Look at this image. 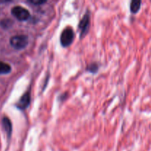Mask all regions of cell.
Segmentation results:
<instances>
[{
  "label": "cell",
  "instance_id": "1",
  "mask_svg": "<svg viewBox=\"0 0 151 151\" xmlns=\"http://www.w3.org/2000/svg\"><path fill=\"white\" fill-rule=\"evenodd\" d=\"M75 38V32L72 27H66L62 31L60 34V44L62 47H67L72 44Z\"/></svg>",
  "mask_w": 151,
  "mask_h": 151
},
{
  "label": "cell",
  "instance_id": "2",
  "mask_svg": "<svg viewBox=\"0 0 151 151\" xmlns=\"http://www.w3.org/2000/svg\"><path fill=\"white\" fill-rule=\"evenodd\" d=\"M10 44L16 50H22L28 44V37L25 35H18L11 37Z\"/></svg>",
  "mask_w": 151,
  "mask_h": 151
},
{
  "label": "cell",
  "instance_id": "3",
  "mask_svg": "<svg viewBox=\"0 0 151 151\" xmlns=\"http://www.w3.org/2000/svg\"><path fill=\"white\" fill-rule=\"evenodd\" d=\"M11 13L16 19L21 22L27 21L30 17V13L24 7L21 6H16L13 7L11 10Z\"/></svg>",
  "mask_w": 151,
  "mask_h": 151
},
{
  "label": "cell",
  "instance_id": "4",
  "mask_svg": "<svg viewBox=\"0 0 151 151\" xmlns=\"http://www.w3.org/2000/svg\"><path fill=\"white\" fill-rule=\"evenodd\" d=\"M90 26V16L89 13H86L85 16L83 17L79 24V29L81 30V38L85 36L86 34L88 32V28Z\"/></svg>",
  "mask_w": 151,
  "mask_h": 151
},
{
  "label": "cell",
  "instance_id": "5",
  "mask_svg": "<svg viewBox=\"0 0 151 151\" xmlns=\"http://www.w3.org/2000/svg\"><path fill=\"white\" fill-rule=\"evenodd\" d=\"M30 103V94L29 92H27L20 98L19 101L16 104V106L21 110L27 109Z\"/></svg>",
  "mask_w": 151,
  "mask_h": 151
},
{
  "label": "cell",
  "instance_id": "6",
  "mask_svg": "<svg viewBox=\"0 0 151 151\" xmlns=\"http://www.w3.org/2000/svg\"><path fill=\"white\" fill-rule=\"evenodd\" d=\"M2 124H3V126H4V130H5V131L7 132V136L10 137V135H11V133H12L11 122H10V119H9L8 118L4 117L3 118V120H2Z\"/></svg>",
  "mask_w": 151,
  "mask_h": 151
},
{
  "label": "cell",
  "instance_id": "7",
  "mask_svg": "<svg viewBox=\"0 0 151 151\" xmlns=\"http://www.w3.org/2000/svg\"><path fill=\"white\" fill-rule=\"evenodd\" d=\"M141 4L142 1L139 0H134L131 1V4H130V9H131V13H137L141 7Z\"/></svg>",
  "mask_w": 151,
  "mask_h": 151
},
{
  "label": "cell",
  "instance_id": "8",
  "mask_svg": "<svg viewBox=\"0 0 151 151\" xmlns=\"http://www.w3.org/2000/svg\"><path fill=\"white\" fill-rule=\"evenodd\" d=\"M11 71V66L4 62L0 61V75L10 73Z\"/></svg>",
  "mask_w": 151,
  "mask_h": 151
},
{
  "label": "cell",
  "instance_id": "9",
  "mask_svg": "<svg viewBox=\"0 0 151 151\" xmlns=\"http://www.w3.org/2000/svg\"><path fill=\"white\" fill-rule=\"evenodd\" d=\"M98 69V66H97V64H91L89 66H88V70L89 71V72H97V70Z\"/></svg>",
  "mask_w": 151,
  "mask_h": 151
},
{
  "label": "cell",
  "instance_id": "10",
  "mask_svg": "<svg viewBox=\"0 0 151 151\" xmlns=\"http://www.w3.org/2000/svg\"><path fill=\"white\" fill-rule=\"evenodd\" d=\"M29 2L32 3V4H44V3H45L46 1H30Z\"/></svg>",
  "mask_w": 151,
  "mask_h": 151
}]
</instances>
